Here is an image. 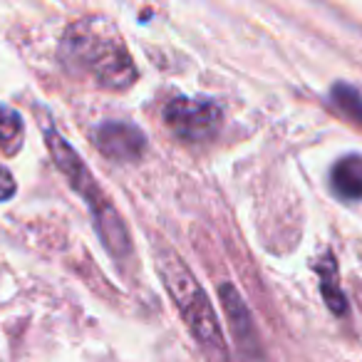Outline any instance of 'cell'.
Here are the masks:
<instances>
[{
    "label": "cell",
    "mask_w": 362,
    "mask_h": 362,
    "mask_svg": "<svg viewBox=\"0 0 362 362\" xmlns=\"http://www.w3.org/2000/svg\"><path fill=\"white\" fill-rule=\"evenodd\" d=\"M62 57L72 70L92 77L107 90H124L136 80L129 50L107 23L82 21L67 30Z\"/></svg>",
    "instance_id": "obj_1"
},
{
    "label": "cell",
    "mask_w": 362,
    "mask_h": 362,
    "mask_svg": "<svg viewBox=\"0 0 362 362\" xmlns=\"http://www.w3.org/2000/svg\"><path fill=\"white\" fill-rule=\"evenodd\" d=\"M159 273L164 278L171 300L176 303L189 332L194 335L204 355L211 362H228V350L214 305L194 278V273L187 268V263H181L171 251H164L159 256Z\"/></svg>",
    "instance_id": "obj_2"
},
{
    "label": "cell",
    "mask_w": 362,
    "mask_h": 362,
    "mask_svg": "<svg viewBox=\"0 0 362 362\" xmlns=\"http://www.w3.org/2000/svg\"><path fill=\"white\" fill-rule=\"evenodd\" d=\"M45 136H47V146H50L52 156H55V164L60 166V171L67 176V181L82 194L87 206L92 209L97 231H100L105 246L110 248L117 258H127L132 253L129 233H127V226L122 223L119 214L115 211L112 202L105 197V192L97 187L95 176L90 174V169L82 164V159L75 154V149L67 144V139L50 124V122H45Z\"/></svg>",
    "instance_id": "obj_3"
},
{
    "label": "cell",
    "mask_w": 362,
    "mask_h": 362,
    "mask_svg": "<svg viewBox=\"0 0 362 362\" xmlns=\"http://www.w3.org/2000/svg\"><path fill=\"white\" fill-rule=\"evenodd\" d=\"M221 107L211 100H192V97H176L166 105L164 122L179 139L204 141L211 139L221 127Z\"/></svg>",
    "instance_id": "obj_4"
},
{
    "label": "cell",
    "mask_w": 362,
    "mask_h": 362,
    "mask_svg": "<svg viewBox=\"0 0 362 362\" xmlns=\"http://www.w3.org/2000/svg\"><path fill=\"white\" fill-rule=\"evenodd\" d=\"M95 144L112 161H136L146 149V139L129 122H105L95 129Z\"/></svg>",
    "instance_id": "obj_5"
},
{
    "label": "cell",
    "mask_w": 362,
    "mask_h": 362,
    "mask_svg": "<svg viewBox=\"0 0 362 362\" xmlns=\"http://www.w3.org/2000/svg\"><path fill=\"white\" fill-rule=\"evenodd\" d=\"M330 187L345 202H360L362 199V156L347 154L332 166Z\"/></svg>",
    "instance_id": "obj_6"
},
{
    "label": "cell",
    "mask_w": 362,
    "mask_h": 362,
    "mask_svg": "<svg viewBox=\"0 0 362 362\" xmlns=\"http://www.w3.org/2000/svg\"><path fill=\"white\" fill-rule=\"evenodd\" d=\"M221 296H223V308H226V315H228V320H231V327L236 330V335H238V345L243 342V347L251 345L253 350H256V337H253V330H251V315H248L243 300L238 298V293L233 291V286H223Z\"/></svg>",
    "instance_id": "obj_7"
},
{
    "label": "cell",
    "mask_w": 362,
    "mask_h": 362,
    "mask_svg": "<svg viewBox=\"0 0 362 362\" xmlns=\"http://www.w3.org/2000/svg\"><path fill=\"white\" fill-rule=\"evenodd\" d=\"M330 105L337 115H342L352 124H362V95L355 87L337 82L330 90Z\"/></svg>",
    "instance_id": "obj_8"
},
{
    "label": "cell",
    "mask_w": 362,
    "mask_h": 362,
    "mask_svg": "<svg viewBox=\"0 0 362 362\" xmlns=\"http://www.w3.org/2000/svg\"><path fill=\"white\" fill-rule=\"evenodd\" d=\"M23 136V119L16 110L0 105V149L18 151Z\"/></svg>",
    "instance_id": "obj_9"
},
{
    "label": "cell",
    "mask_w": 362,
    "mask_h": 362,
    "mask_svg": "<svg viewBox=\"0 0 362 362\" xmlns=\"http://www.w3.org/2000/svg\"><path fill=\"white\" fill-rule=\"evenodd\" d=\"M335 261L330 256H325L320 261V288H322V296H325L327 305H330L332 313H347V305H345V298H342V291L335 286Z\"/></svg>",
    "instance_id": "obj_10"
},
{
    "label": "cell",
    "mask_w": 362,
    "mask_h": 362,
    "mask_svg": "<svg viewBox=\"0 0 362 362\" xmlns=\"http://www.w3.org/2000/svg\"><path fill=\"white\" fill-rule=\"evenodd\" d=\"M13 194H16V179L6 166L0 164V202H8Z\"/></svg>",
    "instance_id": "obj_11"
}]
</instances>
